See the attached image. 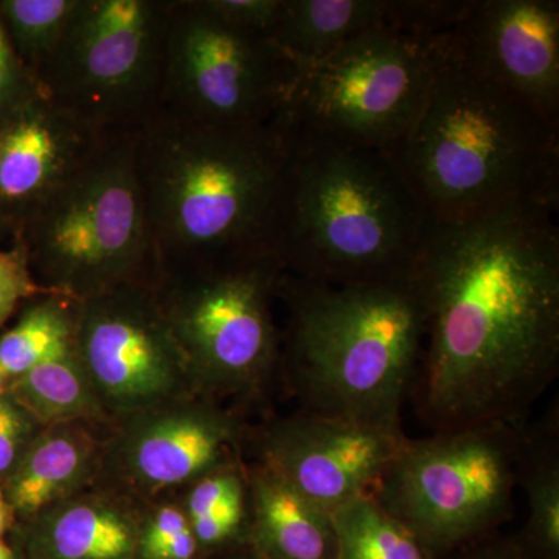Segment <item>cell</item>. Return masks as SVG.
<instances>
[{
	"instance_id": "6da1fadb",
	"label": "cell",
	"mask_w": 559,
	"mask_h": 559,
	"mask_svg": "<svg viewBox=\"0 0 559 559\" xmlns=\"http://www.w3.org/2000/svg\"><path fill=\"white\" fill-rule=\"evenodd\" d=\"M558 212L525 202L433 224L414 271L426 345L411 396L432 432L525 425L557 378Z\"/></svg>"
},
{
	"instance_id": "7a4b0ae2",
	"label": "cell",
	"mask_w": 559,
	"mask_h": 559,
	"mask_svg": "<svg viewBox=\"0 0 559 559\" xmlns=\"http://www.w3.org/2000/svg\"><path fill=\"white\" fill-rule=\"evenodd\" d=\"M135 153L157 282L280 260L290 159L282 121L219 128L159 112L135 132Z\"/></svg>"
},
{
	"instance_id": "3957f363",
	"label": "cell",
	"mask_w": 559,
	"mask_h": 559,
	"mask_svg": "<svg viewBox=\"0 0 559 559\" xmlns=\"http://www.w3.org/2000/svg\"><path fill=\"white\" fill-rule=\"evenodd\" d=\"M385 151L439 224L525 202L559 207V123L481 75L448 35L421 109Z\"/></svg>"
},
{
	"instance_id": "277c9868",
	"label": "cell",
	"mask_w": 559,
	"mask_h": 559,
	"mask_svg": "<svg viewBox=\"0 0 559 559\" xmlns=\"http://www.w3.org/2000/svg\"><path fill=\"white\" fill-rule=\"evenodd\" d=\"M277 294L288 305L282 359L300 411L403 429L426 345L415 272L333 285L283 271Z\"/></svg>"
},
{
	"instance_id": "5b68a950",
	"label": "cell",
	"mask_w": 559,
	"mask_h": 559,
	"mask_svg": "<svg viewBox=\"0 0 559 559\" xmlns=\"http://www.w3.org/2000/svg\"><path fill=\"white\" fill-rule=\"evenodd\" d=\"M285 128L283 271L333 285L412 274L436 221L388 151Z\"/></svg>"
},
{
	"instance_id": "8992f818",
	"label": "cell",
	"mask_w": 559,
	"mask_h": 559,
	"mask_svg": "<svg viewBox=\"0 0 559 559\" xmlns=\"http://www.w3.org/2000/svg\"><path fill=\"white\" fill-rule=\"evenodd\" d=\"M14 237L47 293L83 300L117 286H156L135 134L105 135Z\"/></svg>"
},
{
	"instance_id": "52a82bcc",
	"label": "cell",
	"mask_w": 559,
	"mask_h": 559,
	"mask_svg": "<svg viewBox=\"0 0 559 559\" xmlns=\"http://www.w3.org/2000/svg\"><path fill=\"white\" fill-rule=\"evenodd\" d=\"M525 432L487 423L407 437L371 492L441 559L510 520Z\"/></svg>"
},
{
	"instance_id": "ba28073f",
	"label": "cell",
	"mask_w": 559,
	"mask_h": 559,
	"mask_svg": "<svg viewBox=\"0 0 559 559\" xmlns=\"http://www.w3.org/2000/svg\"><path fill=\"white\" fill-rule=\"evenodd\" d=\"M170 2L79 0L40 94L97 134H135L162 110Z\"/></svg>"
},
{
	"instance_id": "9c48e42d",
	"label": "cell",
	"mask_w": 559,
	"mask_h": 559,
	"mask_svg": "<svg viewBox=\"0 0 559 559\" xmlns=\"http://www.w3.org/2000/svg\"><path fill=\"white\" fill-rule=\"evenodd\" d=\"M439 39L393 25L366 33L319 64L299 70L278 119L308 134L389 150L421 109Z\"/></svg>"
},
{
	"instance_id": "30bf717a",
	"label": "cell",
	"mask_w": 559,
	"mask_h": 559,
	"mask_svg": "<svg viewBox=\"0 0 559 559\" xmlns=\"http://www.w3.org/2000/svg\"><path fill=\"white\" fill-rule=\"evenodd\" d=\"M297 73L267 33L230 24L209 0H171L160 112L209 127H266Z\"/></svg>"
},
{
	"instance_id": "8fae6325",
	"label": "cell",
	"mask_w": 559,
	"mask_h": 559,
	"mask_svg": "<svg viewBox=\"0 0 559 559\" xmlns=\"http://www.w3.org/2000/svg\"><path fill=\"white\" fill-rule=\"evenodd\" d=\"M282 274V261L264 259L157 282L191 377L230 393L250 392L271 377L282 359L271 311Z\"/></svg>"
},
{
	"instance_id": "7c38bea8",
	"label": "cell",
	"mask_w": 559,
	"mask_h": 559,
	"mask_svg": "<svg viewBox=\"0 0 559 559\" xmlns=\"http://www.w3.org/2000/svg\"><path fill=\"white\" fill-rule=\"evenodd\" d=\"M73 348L94 392L116 409L150 406L191 377L151 285L117 286L75 300Z\"/></svg>"
},
{
	"instance_id": "4fadbf2b",
	"label": "cell",
	"mask_w": 559,
	"mask_h": 559,
	"mask_svg": "<svg viewBox=\"0 0 559 559\" xmlns=\"http://www.w3.org/2000/svg\"><path fill=\"white\" fill-rule=\"evenodd\" d=\"M406 439L403 429L300 411L267 429L261 465L333 513L373 491Z\"/></svg>"
},
{
	"instance_id": "5bb4252c",
	"label": "cell",
	"mask_w": 559,
	"mask_h": 559,
	"mask_svg": "<svg viewBox=\"0 0 559 559\" xmlns=\"http://www.w3.org/2000/svg\"><path fill=\"white\" fill-rule=\"evenodd\" d=\"M448 38L481 75L559 123L557 0H471Z\"/></svg>"
},
{
	"instance_id": "9a60e30c",
	"label": "cell",
	"mask_w": 559,
	"mask_h": 559,
	"mask_svg": "<svg viewBox=\"0 0 559 559\" xmlns=\"http://www.w3.org/2000/svg\"><path fill=\"white\" fill-rule=\"evenodd\" d=\"M103 138L39 90L0 117V216L17 230Z\"/></svg>"
},
{
	"instance_id": "2e32d148",
	"label": "cell",
	"mask_w": 559,
	"mask_h": 559,
	"mask_svg": "<svg viewBox=\"0 0 559 559\" xmlns=\"http://www.w3.org/2000/svg\"><path fill=\"white\" fill-rule=\"evenodd\" d=\"M237 437L234 419L212 407L167 412L132 433L128 463L132 476L150 488L205 476L230 460Z\"/></svg>"
},
{
	"instance_id": "e0dca14e",
	"label": "cell",
	"mask_w": 559,
	"mask_h": 559,
	"mask_svg": "<svg viewBox=\"0 0 559 559\" xmlns=\"http://www.w3.org/2000/svg\"><path fill=\"white\" fill-rule=\"evenodd\" d=\"M249 498L250 549L266 559L334 558L333 513L261 463L250 476Z\"/></svg>"
},
{
	"instance_id": "ac0fdd59",
	"label": "cell",
	"mask_w": 559,
	"mask_h": 559,
	"mask_svg": "<svg viewBox=\"0 0 559 559\" xmlns=\"http://www.w3.org/2000/svg\"><path fill=\"white\" fill-rule=\"evenodd\" d=\"M385 25H392L390 0H282L270 36L304 70Z\"/></svg>"
},
{
	"instance_id": "d6986e66",
	"label": "cell",
	"mask_w": 559,
	"mask_h": 559,
	"mask_svg": "<svg viewBox=\"0 0 559 559\" xmlns=\"http://www.w3.org/2000/svg\"><path fill=\"white\" fill-rule=\"evenodd\" d=\"M139 530L123 511L80 500L51 511L36 530L33 559H135Z\"/></svg>"
},
{
	"instance_id": "ffe728a7",
	"label": "cell",
	"mask_w": 559,
	"mask_h": 559,
	"mask_svg": "<svg viewBox=\"0 0 559 559\" xmlns=\"http://www.w3.org/2000/svg\"><path fill=\"white\" fill-rule=\"evenodd\" d=\"M90 459V440L81 433L68 429L47 433L14 471L9 492L11 509L38 513L79 484Z\"/></svg>"
},
{
	"instance_id": "44dd1931",
	"label": "cell",
	"mask_w": 559,
	"mask_h": 559,
	"mask_svg": "<svg viewBox=\"0 0 559 559\" xmlns=\"http://www.w3.org/2000/svg\"><path fill=\"white\" fill-rule=\"evenodd\" d=\"M558 429H528L518 484L527 498L528 518L520 546L533 559H559Z\"/></svg>"
},
{
	"instance_id": "7402d4cb",
	"label": "cell",
	"mask_w": 559,
	"mask_h": 559,
	"mask_svg": "<svg viewBox=\"0 0 559 559\" xmlns=\"http://www.w3.org/2000/svg\"><path fill=\"white\" fill-rule=\"evenodd\" d=\"M333 559H440L406 525L378 502L373 492L333 511Z\"/></svg>"
},
{
	"instance_id": "603a6c76",
	"label": "cell",
	"mask_w": 559,
	"mask_h": 559,
	"mask_svg": "<svg viewBox=\"0 0 559 559\" xmlns=\"http://www.w3.org/2000/svg\"><path fill=\"white\" fill-rule=\"evenodd\" d=\"M14 380V399L46 423L83 417L97 406L94 388L73 347Z\"/></svg>"
},
{
	"instance_id": "cb8c5ba5",
	"label": "cell",
	"mask_w": 559,
	"mask_h": 559,
	"mask_svg": "<svg viewBox=\"0 0 559 559\" xmlns=\"http://www.w3.org/2000/svg\"><path fill=\"white\" fill-rule=\"evenodd\" d=\"M50 299L31 308L16 325L0 337V369L9 378L73 347L75 337V300Z\"/></svg>"
},
{
	"instance_id": "d4e9b609",
	"label": "cell",
	"mask_w": 559,
	"mask_h": 559,
	"mask_svg": "<svg viewBox=\"0 0 559 559\" xmlns=\"http://www.w3.org/2000/svg\"><path fill=\"white\" fill-rule=\"evenodd\" d=\"M76 2L79 0H0V21L33 80L60 43Z\"/></svg>"
},
{
	"instance_id": "484cf974",
	"label": "cell",
	"mask_w": 559,
	"mask_h": 559,
	"mask_svg": "<svg viewBox=\"0 0 559 559\" xmlns=\"http://www.w3.org/2000/svg\"><path fill=\"white\" fill-rule=\"evenodd\" d=\"M200 550L187 514L164 507L140 530L135 559H194Z\"/></svg>"
},
{
	"instance_id": "4316f807",
	"label": "cell",
	"mask_w": 559,
	"mask_h": 559,
	"mask_svg": "<svg viewBox=\"0 0 559 559\" xmlns=\"http://www.w3.org/2000/svg\"><path fill=\"white\" fill-rule=\"evenodd\" d=\"M36 91L38 86L35 80L17 58L0 21V117L17 108Z\"/></svg>"
},
{
	"instance_id": "83f0119b",
	"label": "cell",
	"mask_w": 559,
	"mask_h": 559,
	"mask_svg": "<svg viewBox=\"0 0 559 559\" xmlns=\"http://www.w3.org/2000/svg\"><path fill=\"white\" fill-rule=\"evenodd\" d=\"M43 290L33 280L20 249L0 250V323L13 314L22 300Z\"/></svg>"
},
{
	"instance_id": "f1b7e54d",
	"label": "cell",
	"mask_w": 559,
	"mask_h": 559,
	"mask_svg": "<svg viewBox=\"0 0 559 559\" xmlns=\"http://www.w3.org/2000/svg\"><path fill=\"white\" fill-rule=\"evenodd\" d=\"M209 2L212 9L230 24L249 28V31L264 32L267 35L282 7V0H209Z\"/></svg>"
},
{
	"instance_id": "f546056e",
	"label": "cell",
	"mask_w": 559,
	"mask_h": 559,
	"mask_svg": "<svg viewBox=\"0 0 559 559\" xmlns=\"http://www.w3.org/2000/svg\"><path fill=\"white\" fill-rule=\"evenodd\" d=\"M28 432V423L16 404L0 399V474L16 463Z\"/></svg>"
},
{
	"instance_id": "4dcf8cb0",
	"label": "cell",
	"mask_w": 559,
	"mask_h": 559,
	"mask_svg": "<svg viewBox=\"0 0 559 559\" xmlns=\"http://www.w3.org/2000/svg\"><path fill=\"white\" fill-rule=\"evenodd\" d=\"M489 538L469 546L468 554L463 559H533L520 544L503 543V540L498 543Z\"/></svg>"
},
{
	"instance_id": "1f68e13d",
	"label": "cell",
	"mask_w": 559,
	"mask_h": 559,
	"mask_svg": "<svg viewBox=\"0 0 559 559\" xmlns=\"http://www.w3.org/2000/svg\"><path fill=\"white\" fill-rule=\"evenodd\" d=\"M11 511H13V509H11L9 500L3 498V492L0 491V538H2L3 533L10 527Z\"/></svg>"
},
{
	"instance_id": "d6a6232c",
	"label": "cell",
	"mask_w": 559,
	"mask_h": 559,
	"mask_svg": "<svg viewBox=\"0 0 559 559\" xmlns=\"http://www.w3.org/2000/svg\"><path fill=\"white\" fill-rule=\"evenodd\" d=\"M5 234L16 235V230H14V227L11 226L9 221H5L2 218V216H0V235H5Z\"/></svg>"
},
{
	"instance_id": "836d02e7",
	"label": "cell",
	"mask_w": 559,
	"mask_h": 559,
	"mask_svg": "<svg viewBox=\"0 0 559 559\" xmlns=\"http://www.w3.org/2000/svg\"><path fill=\"white\" fill-rule=\"evenodd\" d=\"M7 380H10V378L0 369V399H2L3 393H5Z\"/></svg>"
},
{
	"instance_id": "e575fe53",
	"label": "cell",
	"mask_w": 559,
	"mask_h": 559,
	"mask_svg": "<svg viewBox=\"0 0 559 559\" xmlns=\"http://www.w3.org/2000/svg\"><path fill=\"white\" fill-rule=\"evenodd\" d=\"M242 559H266V558L261 557V555L257 554L255 550L250 549V547L248 546V550H246L245 554H242Z\"/></svg>"
}]
</instances>
